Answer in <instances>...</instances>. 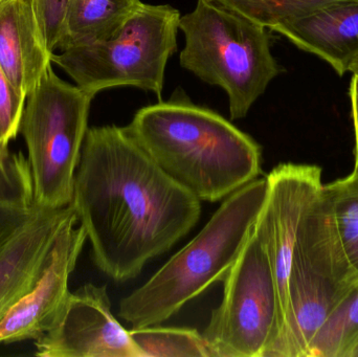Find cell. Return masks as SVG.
<instances>
[{"label": "cell", "mask_w": 358, "mask_h": 357, "mask_svg": "<svg viewBox=\"0 0 358 357\" xmlns=\"http://www.w3.org/2000/svg\"><path fill=\"white\" fill-rule=\"evenodd\" d=\"M71 205L94 263L117 283L140 276L201 215L199 199L150 159L127 126L88 128Z\"/></svg>", "instance_id": "6da1fadb"}, {"label": "cell", "mask_w": 358, "mask_h": 357, "mask_svg": "<svg viewBox=\"0 0 358 357\" xmlns=\"http://www.w3.org/2000/svg\"><path fill=\"white\" fill-rule=\"evenodd\" d=\"M127 128L150 159L200 201H223L260 177V145L183 92L143 107Z\"/></svg>", "instance_id": "7a4b0ae2"}, {"label": "cell", "mask_w": 358, "mask_h": 357, "mask_svg": "<svg viewBox=\"0 0 358 357\" xmlns=\"http://www.w3.org/2000/svg\"><path fill=\"white\" fill-rule=\"evenodd\" d=\"M266 194L265 176L223 199L195 238L120 302V318L131 329L157 326L215 283L223 282L254 230Z\"/></svg>", "instance_id": "3957f363"}, {"label": "cell", "mask_w": 358, "mask_h": 357, "mask_svg": "<svg viewBox=\"0 0 358 357\" xmlns=\"http://www.w3.org/2000/svg\"><path fill=\"white\" fill-rule=\"evenodd\" d=\"M181 67L229 96L231 119H241L281 73L266 27L215 0H198L183 15Z\"/></svg>", "instance_id": "277c9868"}, {"label": "cell", "mask_w": 358, "mask_h": 357, "mask_svg": "<svg viewBox=\"0 0 358 357\" xmlns=\"http://www.w3.org/2000/svg\"><path fill=\"white\" fill-rule=\"evenodd\" d=\"M180 17L169 4L142 3L110 39L65 48L52 54V62L92 96L132 86L162 101L166 66L178 50Z\"/></svg>", "instance_id": "5b68a950"}, {"label": "cell", "mask_w": 358, "mask_h": 357, "mask_svg": "<svg viewBox=\"0 0 358 357\" xmlns=\"http://www.w3.org/2000/svg\"><path fill=\"white\" fill-rule=\"evenodd\" d=\"M94 98L63 81L52 66L27 96L20 133L36 205L55 209L71 205Z\"/></svg>", "instance_id": "8992f818"}, {"label": "cell", "mask_w": 358, "mask_h": 357, "mask_svg": "<svg viewBox=\"0 0 358 357\" xmlns=\"http://www.w3.org/2000/svg\"><path fill=\"white\" fill-rule=\"evenodd\" d=\"M223 284L222 302L202 333L210 357H265L279 333L280 303L268 255L255 228Z\"/></svg>", "instance_id": "52a82bcc"}, {"label": "cell", "mask_w": 358, "mask_h": 357, "mask_svg": "<svg viewBox=\"0 0 358 357\" xmlns=\"http://www.w3.org/2000/svg\"><path fill=\"white\" fill-rule=\"evenodd\" d=\"M266 178V199L255 230L264 245L275 276L281 328L288 275L301 224L323 182L321 168L296 163H281Z\"/></svg>", "instance_id": "ba28073f"}, {"label": "cell", "mask_w": 358, "mask_h": 357, "mask_svg": "<svg viewBox=\"0 0 358 357\" xmlns=\"http://www.w3.org/2000/svg\"><path fill=\"white\" fill-rule=\"evenodd\" d=\"M35 347L40 357H143L111 312L106 285L92 283L71 293L58 322Z\"/></svg>", "instance_id": "9c48e42d"}, {"label": "cell", "mask_w": 358, "mask_h": 357, "mask_svg": "<svg viewBox=\"0 0 358 357\" xmlns=\"http://www.w3.org/2000/svg\"><path fill=\"white\" fill-rule=\"evenodd\" d=\"M77 224L76 216L59 235L43 276L0 322V345L36 341L58 322L71 295L69 278L87 240Z\"/></svg>", "instance_id": "30bf717a"}, {"label": "cell", "mask_w": 358, "mask_h": 357, "mask_svg": "<svg viewBox=\"0 0 358 357\" xmlns=\"http://www.w3.org/2000/svg\"><path fill=\"white\" fill-rule=\"evenodd\" d=\"M73 217L71 205H38L22 226L0 241V322L43 276L59 235Z\"/></svg>", "instance_id": "8fae6325"}, {"label": "cell", "mask_w": 358, "mask_h": 357, "mask_svg": "<svg viewBox=\"0 0 358 357\" xmlns=\"http://www.w3.org/2000/svg\"><path fill=\"white\" fill-rule=\"evenodd\" d=\"M355 284L338 282L294 254L281 328L265 357H306L315 335Z\"/></svg>", "instance_id": "7c38bea8"}, {"label": "cell", "mask_w": 358, "mask_h": 357, "mask_svg": "<svg viewBox=\"0 0 358 357\" xmlns=\"http://www.w3.org/2000/svg\"><path fill=\"white\" fill-rule=\"evenodd\" d=\"M273 31L323 59L344 75L358 57V0L329 4L308 16L282 23Z\"/></svg>", "instance_id": "4fadbf2b"}, {"label": "cell", "mask_w": 358, "mask_h": 357, "mask_svg": "<svg viewBox=\"0 0 358 357\" xmlns=\"http://www.w3.org/2000/svg\"><path fill=\"white\" fill-rule=\"evenodd\" d=\"M24 0L0 3V68L17 92L29 96L48 67L52 54Z\"/></svg>", "instance_id": "5bb4252c"}, {"label": "cell", "mask_w": 358, "mask_h": 357, "mask_svg": "<svg viewBox=\"0 0 358 357\" xmlns=\"http://www.w3.org/2000/svg\"><path fill=\"white\" fill-rule=\"evenodd\" d=\"M142 3L141 0H69L58 50L110 39Z\"/></svg>", "instance_id": "9a60e30c"}, {"label": "cell", "mask_w": 358, "mask_h": 357, "mask_svg": "<svg viewBox=\"0 0 358 357\" xmlns=\"http://www.w3.org/2000/svg\"><path fill=\"white\" fill-rule=\"evenodd\" d=\"M358 341V280L309 346L306 357H348Z\"/></svg>", "instance_id": "2e32d148"}, {"label": "cell", "mask_w": 358, "mask_h": 357, "mask_svg": "<svg viewBox=\"0 0 358 357\" xmlns=\"http://www.w3.org/2000/svg\"><path fill=\"white\" fill-rule=\"evenodd\" d=\"M345 257L358 276V167L343 180L324 184Z\"/></svg>", "instance_id": "e0dca14e"}, {"label": "cell", "mask_w": 358, "mask_h": 357, "mask_svg": "<svg viewBox=\"0 0 358 357\" xmlns=\"http://www.w3.org/2000/svg\"><path fill=\"white\" fill-rule=\"evenodd\" d=\"M129 333L143 357H210L203 335L195 329L157 325Z\"/></svg>", "instance_id": "ac0fdd59"}, {"label": "cell", "mask_w": 358, "mask_h": 357, "mask_svg": "<svg viewBox=\"0 0 358 357\" xmlns=\"http://www.w3.org/2000/svg\"><path fill=\"white\" fill-rule=\"evenodd\" d=\"M273 31L275 27L344 0H215Z\"/></svg>", "instance_id": "d6986e66"}, {"label": "cell", "mask_w": 358, "mask_h": 357, "mask_svg": "<svg viewBox=\"0 0 358 357\" xmlns=\"http://www.w3.org/2000/svg\"><path fill=\"white\" fill-rule=\"evenodd\" d=\"M0 203L34 205L31 169L21 152L0 150Z\"/></svg>", "instance_id": "ffe728a7"}, {"label": "cell", "mask_w": 358, "mask_h": 357, "mask_svg": "<svg viewBox=\"0 0 358 357\" xmlns=\"http://www.w3.org/2000/svg\"><path fill=\"white\" fill-rule=\"evenodd\" d=\"M27 99L21 96L0 68V150L10 151V143L20 133Z\"/></svg>", "instance_id": "44dd1931"}, {"label": "cell", "mask_w": 358, "mask_h": 357, "mask_svg": "<svg viewBox=\"0 0 358 357\" xmlns=\"http://www.w3.org/2000/svg\"><path fill=\"white\" fill-rule=\"evenodd\" d=\"M39 25L48 50H58L69 0H24Z\"/></svg>", "instance_id": "7402d4cb"}, {"label": "cell", "mask_w": 358, "mask_h": 357, "mask_svg": "<svg viewBox=\"0 0 358 357\" xmlns=\"http://www.w3.org/2000/svg\"><path fill=\"white\" fill-rule=\"evenodd\" d=\"M38 205L0 203V241L22 226L37 209Z\"/></svg>", "instance_id": "603a6c76"}, {"label": "cell", "mask_w": 358, "mask_h": 357, "mask_svg": "<svg viewBox=\"0 0 358 357\" xmlns=\"http://www.w3.org/2000/svg\"><path fill=\"white\" fill-rule=\"evenodd\" d=\"M350 99L355 129V167H358V77L355 75L351 80Z\"/></svg>", "instance_id": "cb8c5ba5"}, {"label": "cell", "mask_w": 358, "mask_h": 357, "mask_svg": "<svg viewBox=\"0 0 358 357\" xmlns=\"http://www.w3.org/2000/svg\"><path fill=\"white\" fill-rule=\"evenodd\" d=\"M349 71L353 73L355 75H357L358 77V57L353 61L352 64H351L350 68H349Z\"/></svg>", "instance_id": "d4e9b609"}, {"label": "cell", "mask_w": 358, "mask_h": 357, "mask_svg": "<svg viewBox=\"0 0 358 357\" xmlns=\"http://www.w3.org/2000/svg\"><path fill=\"white\" fill-rule=\"evenodd\" d=\"M348 357H358V341L357 343L355 344V347L352 348V350H351Z\"/></svg>", "instance_id": "484cf974"}, {"label": "cell", "mask_w": 358, "mask_h": 357, "mask_svg": "<svg viewBox=\"0 0 358 357\" xmlns=\"http://www.w3.org/2000/svg\"><path fill=\"white\" fill-rule=\"evenodd\" d=\"M2 1H4V0H0V3H1Z\"/></svg>", "instance_id": "4316f807"}]
</instances>
